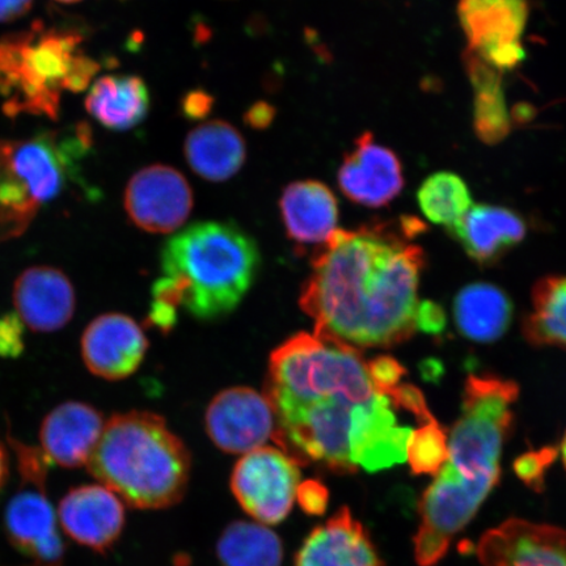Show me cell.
Instances as JSON below:
<instances>
[{"instance_id":"obj_18","label":"cell","mask_w":566,"mask_h":566,"mask_svg":"<svg viewBox=\"0 0 566 566\" xmlns=\"http://www.w3.org/2000/svg\"><path fill=\"white\" fill-rule=\"evenodd\" d=\"M12 296L20 321L40 334H52L66 327L75 314L73 283L54 266L25 269L13 285Z\"/></svg>"},{"instance_id":"obj_24","label":"cell","mask_w":566,"mask_h":566,"mask_svg":"<svg viewBox=\"0 0 566 566\" xmlns=\"http://www.w3.org/2000/svg\"><path fill=\"white\" fill-rule=\"evenodd\" d=\"M452 313L460 335L472 343L492 344L511 328L514 308L504 290L476 282L460 290Z\"/></svg>"},{"instance_id":"obj_8","label":"cell","mask_w":566,"mask_h":566,"mask_svg":"<svg viewBox=\"0 0 566 566\" xmlns=\"http://www.w3.org/2000/svg\"><path fill=\"white\" fill-rule=\"evenodd\" d=\"M18 457L23 488L9 502L4 513V528L13 547L30 557L32 566H63L65 544L60 533V521L45 483L48 459L41 449L12 440Z\"/></svg>"},{"instance_id":"obj_1","label":"cell","mask_w":566,"mask_h":566,"mask_svg":"<svg viewBox=\"0 0 566 566\" xmlns=\"http://www.w3.org/2000/svg\"><path fill=\"white\" fill-rule=\"evenodd\" d=\"M265 398L274 442L300 465L354 473L406 462L412 429L399 422L358 350L315 335L289 338L269 360Z\"/></svg>"},{"instance_id":"obj_36","label":"cell","mask_w":566,"mask_h":566,"mask_svg":"<svg viewBox=\"0 0 566 566\" xmlns=\"http://www.w3.org/2000/svg\"><path fill=\"white\" fill-rule=\"evenodd\" d=\"M448 325L444 310L441 304L424 301L420 303L419 314H417V329L423 334L438 336Z\"/></svg>"},{"instance_id":"obj_33","label":"cell","mask_w":566,"mask_h":566,"mask_svg":"<svg viewBox=\"0 0 566 566\" xmlns=\"http://www.w3.org/2000/svg\"><path fill=\"white\" fill-rule=\"evenodd\" d=\"M24 350V324L17 314L0 317V357L17 358Z\"/></svg>"},{"instance_id":"obj_28","label":"cell","mask_w":566,"mask_h":566,"mask_svg":"<svg viewBox=\"0 0 566 566\" xmlns=\"http://www.w3.org/2000/svg\"><path fill=\"white\" fill-rule=\"evenodd\" d=\"M217 555L222 566H281L283 544L263 523L237 521L223 530Z\"/></svg>"},{"instance_id":"obj_3","label":"cell","mask_w":566,"mask_h":566,"mask_svg":"<svg viewBox=\"0 0 566 566\" xmlns=\"http://www.w3.org/2000/svg\"><path fill=\"white\" fill-rule=\"evenodd\" d=\"M260 261L256 243L238 226L195 223L163 247L154 302L186 308L201 321L228 315L251 289Z\"/></svg>"},{"instance_id":"obj_37","label":"cell","mask_w":566,"mask_h":566,"mask_svg":"<svg viewBox=\"0 0 566 566\" xmlns=\"http://www.w3.org/2000/svg\"><path fill=\"white\" fill-rule=\"evenodd\" d=\"M212 105H214V98L207 91L195 90L184 96L181 112L189 119H202L210 115Z\"/></svg>"},{"instance_id":"obj_17","label":"cell","mask_w":566,"mask_h":566,"mask_svg":"<svg viewBox=\"0 0 566 566\" xmlns=\"http://www.w3.org/2000/svg\"><path fill=\"white\" fill-rule=\"evenodd\" d=\"M60 526L71 539L92 551H108L125 527L124 501L102 484L71 490L59 506Z\"/></svg>"},{"instance_id":"obj_35","label":"cell","mask_w":566,"mask_h":566,"mask_svg":"<svg viewBox=\"0 0 566 566\" xmlns=\"http://www.w3.org/2000/svg\"><path fill=\"white\" fill-rule=\"evenodd\" d=\"M296 500L307 514L322 515L327 511L329 493L321 481L307 480L301 483Z\"/></svg>"},{"instance_id":"obj_31","label":"cell","mask_w":566,"mask_h":566,"mask_svg":"<svg viewBox=\"0 0 566 566\" xmlns=\"http://www.w3.org/2000/svg\"><path fill=\"white\" fill-rule=\"evenodd\" d=\"M557 455L558 449L554 448V446L527 451L515 459L514 472L531 490L542 492L544 490V481H546V473L549 467L554 464Z\"/></svg>"},{"instance_id":"obj_13","label":"cell","mask_w":566,"mask_h":566,"mask_svg":"<svg viewBox=\"0 0 566 566\" xmlns=\"http://www.w3.org/2000/svg\"><path fill=\"white\" fill-rule=\"evenodd\" d=\"M207 429L218 449L247 454L273 437L274 412L265 395L247 387L229 388L211 401Z\"/></svg>"},{"instance_id":"obj_10","label":"cell","mask_w":566,"mask_h":566,"mask_svg":"<svg viewBox=\"0 0 566 566\" xmlns=\"http://www.w3.org/2000/svg\"><path fill=\"white\" fill-rule=\"evenodd\" d=\"M300 485V464L273 448L247 452L231 476V490L239 505L265 525H279L287 518Z\"/></svg>"},{"instance_id":"obj_11","label":"cell","mask_w":566,"mask_h":566,"mask_svg":"<svg viewBox=\"0 0 566 566\" xmlns=\"http://www.w3.org/2000/svg\"><path fill=\"white\" fill-rule=\"evenodd\" d=\"M528 11L527 0H459L458 3L470 51L501 74L525 60L522 34Z\"/></svg>"},{"instance_id":"obj_39","label":"cell","mask_w":566,"mask_h":566,"mask_svg":"<svg viewBox=\"0 0 566 566\" xmlns=\"http://www.w3.org/2000/svg\"><path fill=\"white\" fill-rule=\"evenodd\" d=\"M33 0H0V23H10L27 15Z\"/></svg>"},{"instance_id":"obj_6","label":"cell","mask_w":566,"mask_h":566,"mask_svg":"<svg viewBox=\"0 0 566 566\" xmlns=\"http://www.w3.org/2000/svg\"><path fill=\"white\" fill-rule=\"evenodd\" d=\"M91 147L84 124L30 139H0V240L20 237L42 205L63 193Z\"/></svg>"},{"instance_id":"obj_29","label":"cell","mask_w":566,"mask_h":566,"mask_svg":"<svg viewBox=\"0 0 566 566\" xmlns=\"http://www.w3.org/2000/svg\"><path fill=\"white\" fill-rule=\"evenodd\" d=\"M417 202L431 223L452 228L472 207L469 186L452 172H437L421 184Z\"/></svg>"},{"instance_id":"obj_5","label":"cell","mask_w":566,"mask_h":566,"mask_svg":"<svg viewBox=\"0 0 566 566\" xmlns=\"http://www.w3.org/2000/svg\"><path fill=\"white\" fill-rule=\"evenodd\" d=\"M83 40L80 32L46 28L41 21L0 39V97L6 115L59 118L63 91L86 90L101 70L82 51Z\"/></svg>"},{"instance_id":"obj_38","label":"cell","mask_w":566,"mask_h":566,"mask_svg":"<svg viewBox=\"0 0 566 566\" xmlns=\"http://www.w3.org/2000/svg\"><path fill=\"white\" fill-rule=\"evenodd\" d=\"M275 116L273 105L259 102L253 104L250 109L247 111L244 119L248 125L253 129H265L271 126Z\"/></svg>"},{"instance_id":"obj_21","label":"cell","mask_w":566,"mask_h":566,"mask_svg":"<svg viewBox=\"0 0 566 566\" xmlns=\"http://www.w3.org/2000/svg\"><path fill=\"white\" fill-rule=\"evenodd\" d=\"M448 231L476 264L493 266L523 242L527 228L518 212L480 203Z\"/></svg>"},{"instance_id":"obj_32","label":"cell","mask_w":566,"mask_h":566,"mask_svg":"<svg viewBox=\"0 0 566 566\" xmlns=\"http://www.w3.org/2000/svg\"><path fill=\"white\" fill-rule=\"evenodd\" d=\"M396 409H405L412 413L421 423L436 419L424 400L420 388L413 385H399L388 392Z\"/></svg>"},{"instance_id":"obj_2","label":"cell","mask_w":566,"mask_h":566,"mask_svg":"<svg viewBox=\"0 0 566 566\" xmlns=\"http://www.w3.org/2000/svg\"><path fill=\"white\" fill-rule=\"evenodd\" d=\"M424 253L386 224L336 230L313 261L301 307L314 335L354 350L391 348L416 334Z\"/></svg>"},{"instance_id":"obj_7","label":"cell","mask_w":566,"mask_h":566,"mask_svg":"<svg viewBox=\"0 0 566 566\" xmlns=\"http://www.w3.org/2000/svg\"><path fill=\"white\" fill-rule=\"evenodd\" d=\"M520 398L514 380L470 375L464 381L462 416L449 436V462L472 478L501 479V455L514 429Z\"/></svg>"},{"instance_id":"obj_41","label":"cell","mask_w":566,"mask_h":566,"mask_svg":"<svg viewBox=\"0 0 566 566\" xmlns=\"http://www.w3.org/2000/svg\"><path fill=\"white\" fill-rule=\"evenodd\" d=\"M558 452H560L562 462H563L564 469L566 471V431L564 433L562 444H560V450H558Z\"/></svg>"},{"instance_id":"obj_16","label":"cell","mask_w":566,"mask_h":566,"mask_svg":"<svg viewBox=\"0 0 566 566\" xmlns=\"http://www.w3.org/2000/svg\"><path fill=\"white\" fill-rule=\"evenodd\" d=\"M478 557L484 566H566V530L509 520L481 536Z\"/></svg>"},{"instance_id":"obj_22","label":"cell","mask_w":566,"mask_h":566,"mask_svg":"<svg viewBox=\"0 0 566 566\" xmlns=\"http://www.w3.org/2000/svg\"><path fill=\"white\" fill-rule=\"evenodd\" d=\"M280 209L287 235L296 243H325L337 230V198L321 181L290 184L283 190Z\"/></svg>"},{"instance_id":"obj_19","label":"cell","mask_w":566,"mask_h":566,"mask_svg":"<svg viewBox=\"0 0 566 566\" xmlns=\"http://www.w3.org/2000/svg\"><path fill=\"white\" fill-rule=\"evenodd\" d=\"M101 410L82 401H66L42 421L41 451L49 463L77 469L88 463L105 427Z\"/></svg>"},{"instance_id":"obj_4","label":"cell","mask_w":566,"mask_h":566,"mask_svg":"<svg viewBox=\"0 0 566 566\" xmlns=\"http://www.w3.org/2000/svg\"><path fill=\"white\" fill-rule=\"evenodd\" d=\"M92 476L142 511H159L182 500L190 455L159 415L132 410L112 416L87 463Z\"/></svg>"},{"instance_id":"obj_40","label":"cell","mask_w":566,"mask_h":566,"mask_svg":"<svg viewBox=\"0 0 566 566\" xmlns=\"http://www.w3.org/2000/svg\"><path fill=\"white\" fill-rule=\"evenodd\" d=\"M7 475H9V459H7L3 444L0 443V490H2Z\"/></svg>"},{"instance_id":"obj_20","label":"cell","mask_w":566,"mask_h":566,"mask_svg":"<svg viewBox=\"0 0 566 566\" xmlns=\"http://www.w3.org/2000/svg\"><path fill=\"white\" fill-rule=\"evenodd\" d=\"M295 566H386L363 523L342 507L315 527L295 556Z\"/></svg>"},{"instance_id":"obj_26","label":"cell","mask_w":566,"mask_h":566,"mask_svg":"<svg viewBox=\"0 0 566 566\" xmlns=\"http://www.w3.org/2000/svg\"><path fill=\"white\" fill-rule=\"evenodd\" d=\"M464 63L475 92L473 126L478 137L488 145L500 144L509 136L512 127L502 90L501 73L470 49L464 54Z\"/></svg>"},{"instance_id":"obj_27","label":"cell","mask_w":566,"mask_h":566,"mask_svg":"<svg viewBox=\"0 0 566 566\" xmlns=\"http://www.w3.org/2000/svg\"><path fill=\"white\" fill-rule=\"evenodd\" d=\"M522 334L530 345L566 349V275L536 281L531 311L523 317Z\"/></svg>"},{"instance_id":"obj_14","label":"cell","mask_w":566,"mask_h":566,"mask_svg":"<svg viewBox=\"0 0 566 566\" xmlns=\"http://www.w3.org/2000/svg\"><path fill=\"white\" fill-rule=\"evenodd\" d=\"M337 182L350 201L377 209L387 207L401 193L405 174L398 155L365 132L345 155Z\"/></svg>"},{"instance_id":"obj_42","label":"cell","mask_w":566,"mask_h":566,"mask_svg":"<svg viewBox=\"0 0 566 566\" xmlns=\"http://www.w3.org/2000/svg\"><path fill=\"white\" fill-rule=\"evenodd\" d=\"M55 2L71 4V3L81 2V0H55Z\"/></svg>"},{"instance_id":"obj_34","label":"cell","mask_w":566,"mask_h":566,"mask_svg":"<svg viewBox=\"0 0 566 566\" xmlns=\"http://www.w3.org/2000/svg\"><path fill=\"white\" fill-rule=\"evenodd\" d=\"M367 364H369V371L374 384L386 395L391 389L398 387L401 378L407 374L405 367L392 357H378Z\"/></svg>"},{"instance_id":"obj_25","label":"cell","mask_w":566,"mask_h":566,"mask_svg":"<svg viewBox=\"0 0 566 566\" xmlns=\"http://www.w3.org/2000/svg\"><path fill=\"white\" fill-rule=\"evenodd\" d=\"M150 92L137 75H105L92 83L86 109L111 130L125 132L139 125L150 111Z\"/></svg>"},{"instance_id":"obj_9","label":"cell","mask_w":566,"mask_h":566,"mask_svg":"<svg viewBox=\"0 0 566 566\" xmlns=\"http://www.w3.org/2000/svg\"><path fill=\"white\" fill-rule=\"evenodd\" d=\"M499 483L495 479L471 478L446 463L419 502L420 526L413 537L417 564L440 563Z\"/></svg>"},{"instance_id":"obj_12","label":"cell","mask_w":566,"mask_h":566,"mask_svg":"<svg viewBox=\"0 0 566 566\" xmlns=\"http://www.w3.org/2000/svg\"><path fill=\"white\" fill-rule=\"evenodd\" d=\"M192 187L180 171L165 165L142 168L127 182L124 205L138 229L151 233L179 230L193 210Z\"/></svg>"},{"instance_id":"obj_15","label":"cell","mask_w":566,"mask_h":566,"mask_svg":"<svg viewBox=\"0 0 566 566\" xmlns=\"http://www.w3.org/2000/svg\"><path fill=\"white\" fill-rule=\"evenodd\" d=\"M147 349L148 342L140 325L118 313L94 318L81 339L84 365L95 377L112 381L136 373Z\"/></svg>"},{"instance_id":"obj_30","label":"cell","mask_w":566,"mask_h":566,"mask_svg":"<svg viewBox=\"0 0 566 566\" xmlns=\"http://www.w3.org/2000/svg\"><path fill=\"white\" fill-rule=\"evenodd\" d=\"M449 437L437 419L412 430L407 444V460L417 476H437L449 462Z\"/></svg>"},{"instance_id":"obj_23","label":"cell","mask_w":566,"mask_h":566,"mask_svg":"<svg viewBox=\"0 0 566 566\" xmlns=\"http://www.w3.org/2000/svg\"><path fill=\"white\" fill-rule=\"evenodd\" d=\"M184 154L196 175L208 181L222 182L244 166L247 145L235 126L216 119L188 134Z\"/></svg>"}]
</instances>
